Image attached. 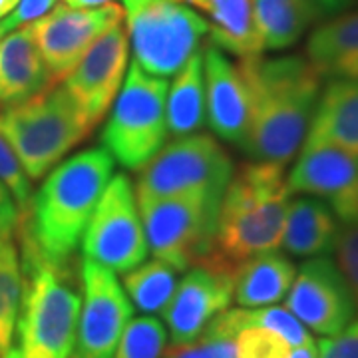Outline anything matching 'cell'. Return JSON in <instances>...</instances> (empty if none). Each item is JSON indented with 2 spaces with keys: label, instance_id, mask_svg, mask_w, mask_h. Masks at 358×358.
Wrapping results in <instances>:
<instances>
[{
  "label": "cell",
  "instance_id": "2e32d148",
  "mask_svg": "<svg viewBox=\"0 0 358 358\" xmlns=\"http://www.w3.org/2000/svg\"><path fill=\"white\" fill-rule=\"evenodd\" d=\"M235 275L211 265H193L164 308L171 343L183 345L199 338L209 322L229 308Z\"/></svg>",
  "mask_w": 358,
  "mask_h": 358
},
{
  "label": "cell",
  "instance_id": "8992f818",
  "mask_svg": "<svg viewBox=\"0 0 358 358\" xmlns=\"http://www.w3.org/2000/svg\"><path fill=\"white\" fill-rule=\"evenodd\" d=\"M166 78L131 64L102 131L103 150L122 167L140 171L167 140Z\"/></svg>",
  "mask_w": 358,
  "mask_h": 358
},
{
  "label": "cell",
  "instance_id": "f546056e",
  "mask_svg": "<svg viewBox=\"0 0 358 358\" xmlns=\"http://www.w3.org/2000/svg\"><path fill=\"white\" fill-rule=\"evenodd\" d=\"M0 181L13 193L14 201L20 209V215L24 217L32 201V183L26 176L20 159L13 152V148L2 138H0Z\"/></svg>",
  "mask_w": 358,
  "mask_h": 358
},
{
  "label": "cell",
  "instance_id": "52a82bcc",
  "mask_svg": "<svg viewBox=\"0 0 358 358\" xmlns=\"http://www.w3.org/2000/svg\"><path fill=\"white\" fill-rule=\"evenodd\" d=\"M221 197L223 193L187 192L140 201L150 253L178 273L197 265L213 243Z\"/></svg>",
  "mask_w": 358,
  "mask_h": 358
},
{
  "label": "cell",
  "instance_id": "4316f807",
  "mask_svg": "<svg viewBox=\"0 0 358 358\" xmlns=\"http://www.w3.org/2000/svg\"><path fill=\"white\" fill-rule=\"evenodd\" d=\"M22 301V267L13 237H0V358L14 343L16 320Z\"/></svg>",
  "mask_w": 358,
  "mask_h": 358
},
{
  "label": "cell",
  "instance_id": "d590c367",
  "mask_svg": "<svg viewBox=\"0 0 358 358\" xmlns=\"http://www.w3.org/2000/svg\"><path fill=\"white\" fill-rule=\"evenodd\" d=\"M308 2L317 8L319 16H324V14H334L343 10L350 0H308Z\"/></svg>",
  "mask_w": 358,
  "mask_h": 358
},
{
  "label": "cell",
  "instance_id": "8fae6325",
  "mask_svg": "<svg viewBox=\"0 0 358 358\" xmlns=\"http://www.w3.org/2000/svg\"><path fill=\"white\" fill-rule=\"evenodd\" d=\"M122 20L124 6L115 2L96 8H72L60 2L50 13L30 22V34L46 66L52 86L64 82L92 44Z\"/></svg>",
  "mask_w": 358,
  "mask_h": 358
},
{
  "label": "cell",
  "instance_id": "ffe728a7",
  "mask_svg": "<svg viewBox=\"0 0 358 358\" xmlns=\"http://www.w3.org/2000/svg\"><path fill=\"white\" fill-rule=\"evenodd\" d=\"M307 60L329 80H358V10L341 14L313 30Z\"/></svg>",
  "mask_w": 358,
  "mask_h": 358
},
{
  "label": "cell",
  "instance_id": "5bb4252c",
  "mask_svg": "<svg viewBox=\"0 0 358 358\" xmlns=\"http://www.w3.org/2000/svg\"><path fill=\"white\" fill-rule=\"evenodd\" d=\"M287 189L324 201L334 217L348 225L358 219V157L329 143L303 141Z\"/></svg>",
  "mask_w": 358,
  "mask_h": 358
},
{
  "label": "cell",
  "instance_id": "ac0fdd59",
  "mask_svg": "<svg viewBox=\"0 0 358 358\" xmlns=\"http://www.w3.org/2000/svg\"><path fill=\"white\" fill-rule=\"evenodd\" d=\"M52 86L28 24L0 38V106L18 103Z\"/></svg>",
  "mask_w": 358,
  "mask_h": 358
},
{
  "label": "cell",
  "instance_id": "f1b7e54d",
  "mask_svg": "<svg viewBox=\"0 0 358 358\" xmlns=\"http://www.w3.org/2000/svg\"><path fill=\"white\" fill-rule=\"evenodd\" d=\"M237 358H289L291 346L267 329L247 327L235 336Z\"/></svg>",
  "mask_w": 358,
  "mask_h": 358
},
{
  "label": "cell",
  "instance_id": "7402d4cb",
  "mask_svg": "<svg viewBox=\"0 0 358 358\" xmlns=\"http://www.w3.org/2000/svg\"><path fill=\"white\" fill-rule=\"evenodd\" d=\"M201 10L207 18L211 44L237 58L263 54L251 0H181Z\"/></svg>",
  "mask_w": 358,
  "mask_h": 358
},
{
  "label": "cell",
  "instance_id": "277c9868",
  "mask_svg": "<svg viewBox=\"0 0 358 358\" xmlns=\"http://www.w3.org/2000/svg\"><path fill=\"white\" fill-rule=\"evenodd\" d=\"M20 235L22 301L14 331L16 345L4 358H74L82 301L68 265L50 263L24 229Z\"/></svg>",
  "mask_w": 358,
  "mask_h": 358
},
{
  "label": "cell",
  "instance_id": "1f68e13d",
  "mask_svg": "<svg viewBox=\"0 0 358 358\" xmlns=\"http://www.w3.org/2000/svg\"><path fill=\"white\" fill-rule=\"evenodd\" d=\"M334 253L338 261L336 267L341 268L343 277L348 282L358 307V219L345 225V229H341L334 245Z\"/></svg>",
  "mask_w": 358,
  "mask_h": 358
},
{
  "label": "cell",
  "instance_id": "83f0119b",
  "mask_svg": "<svg viewBox=\"0 0 358 358\" xmlns=\"http://www.w3.org/2000/svg\"><path fill=\"white\" fill-rule=\"evenodd\" d=\"M166 327L154 317L131 319L112 358H159L166 348Z\"/></svg>",
  "mask_w": 358,
  "mask_h": 358
},
{
  "label": "cell",
  "instance_id": "484cf974",
  "mask_svg": "<svg viewBox=\"0 0 358 358\" xmlns=\"http://www.w3.org/2000/svg\"><path fill=\"white\" fill-rule=\"evenodd\" d=\"M178 287V271L162 259L143 261L124 277V289L131 303L145 315L162 313Z\"/></svg>",
  "mask_w": 358,
  "mask_h": 358
},
{
  "label": "cell",
  "instance_id": "d6986e66",
  "mask_svg": "<svg viewBox=\"0 0 358 358\" xmlns=\"http://www.w3.org/2000/svg\"><path fill=\"white\" fill-rule=\"evenodd\" d=\"M305 141L329 143L358 157V80H331L319 96Z\"/></svg>",
  "mask_w": 358,
  "mask_h": 358
},
{
  "label": "cell",
  "instance_id": "6da1fadb",
  "mask_svg": "<svg viewBox=\"0 0 358 358\" xmlns=\"http://www.w3.org/2000/svg\"><path fill=\"white\" fill-rule=\"evenodd\" d=\"M251 110L243 148L255 162L289 164L307 138L322 78L301 56L239 58Z\"/></svg>",
  "mask_w": 358,
  "mask_h": 358
},
{
  "label": "cell",
  "instance_id": "4fadbf2b",
  "mask_svg": "<svg viewBox=\"0 0 358 358\" xmlns=\"http://www.w3.org/2000/svg\"><path fill=\"white\" fill-rule=\"evenodd\" d=\"M128 52V32L117 22L92 44L76 68L64 78L62 86L74 100L90 131L102 122L122 88Z\"/></svg>",
  "mask_w": 358,
  "mask_h": 358
},
{
  "label": "cell",
  "instance_id": "7c38bea8",
  "mask_svg": "<svg viewBox=\"0 0 358 358\" xmlns=\"http://www.w3.org/2000/svg\"><path fill=\"white\" fill-rule=\"evenodd\" d=\"M84 307H80L74 358H112L134 315L114 271L90 259L82 263Z\"/></svg>",
  "mask_w": 358,
  "mask_h": 358
},
{
  "label": "cell",
  "instance_id": "7a4b0ae2",
  "mask_svg": "<svg viewBox=\"0 0 358 358\" xmlns=\"http://www.w3.org/2000/svg\"><path fill=\"white\" fill-rule=\"evenodd\" d=\"M289 197L281 164L251 162L233 169L219 203L213 243L197 265L235 275L247 259L275 251L281 245Z\"/></svg>",
  "mask_w": 358,
  "mask_h": 358
},
{
  "label": "cell",
  "instance_id": "d4e9b609",
  "mask_svg": "<svg viewBox=\"0 0 358 358\" xmlns=\"http://www.w3.org/2000/svg\"><path fill=\"white\" fill-rule=\"evenodd\" d=\"M253 18L265 50H287L320 18L308 0H251Z\"/></svg>",
  "mask_w": 358,
  "mask_h": 358
},
{
  "label": "cell",
  "instance_id": "cb8c5ba5",
  "mask_svg": "<svg viewBox=\"0 0 358 358\" xmlns=\"http://www.w3.org/2000/svg\"><path fill=\"white\" fill-rule=\"evenodd\" d=\"M166 122L167 131L176 138L189 136L203 128L205 80L201 52L193 54L167 88Z\"/></svg>",
  "mask_w": 358,
  "mask_h": 358
},
{
  "label": "cell",
  "instance_id": "e575fe53",
  "mask_svg": "<svg viewBox=\"0 0 358 358\" xmlns=\"http://www.w3.org/2000/svg\"><path fill=\"white\" fill-rule=\"evenodd\" d=\"M20 209L14 201L13 193L0 181V237H13L20 225Z\"/></svg>",
  "mask_w": 358,
  "mask_h": 358
},
{
  "label": "cell",
  "instance_id": "44dd1931",
  "mask_svg": "<svg viewBox=\"0 0 358 358\" xmlns=\"http://www.w3.org/2000/svg\"><path fill=\"white\" fill-rule=\"evenodd\" d=\"M338 233V219L324 201L308 195L289 201L281 239L287 253L296 257L329 255L334 251Z\"/></svg>",
  "mask_w": 358,
  "mask_h": 358
},
{
  "label": "cell",
  "instance_id": "ba28073f",
  "mask_svg": "<svg viewBox=\"0 0 358 358\" xmlns=\"http://www.w3.org/2000/svg\"><path fill=\"white\" fill-rule=\"evenodd\" d=\"M124 18L136 64L157 78L178 74L209 32L203 16L181 0H124Z\"/></svg>",
  "mask_w": 358,
  "mask_h": 358
},
{
  "label": "cell",
  "instance_id": "836d02e7",
  "mask_svg": "<svg viewBox=\"0 0 358 358\" xmlns=\"http://www.w3.org/2000/svg\"><path fill=\"white\" fill-rule=\"evenodd\" d=\"M317 346L319 358H358V320H352L345 331L320 341Z\"/></svg>",
  "mask_w": 358,
  "mask_h": 358
},
{
  "label": "cell",
  "instance_id": "9c48e42d",
  "mask_svg": "<svg viewBox=\"0 0 358 358\" xmlns=\"http://www.w3.org/2000/svg\"><path fill=\"white\" fill-rule=\"evenodd\" d=\"M233 162L219 141L207 134H189L164 145L140 169L136 201L187 192L225 193Z\"/></svg>",
  "mask_w": 358,
  "mask_h": 358
},
{
  "label": "cell",
  "instance_id": "3957f363",
  "mask_svg": "<svg viewBox=\"0 0 358 358\" xmlns=\"http://www.w3.org/2000/svg\"><path fill=\"white\" fill-rule=\"evenodd\" d=\"M112 173L114 157L103 148L84 150L46 173L18 227L50 263L68 265Z\"/></svg>",
  "mask_w": 358,
  "mask_h": 358
},
{
  "label": "cell",
  "instance_id": "f35d334b",
  "mask_svg": "<svg viewBox=\"0 0 358 358\" xmlns=\"http://www.w3.org/2000/svg\"><path fill=\"white\" fill-rule=\"evenodd\" d=\"M16 4H18V0H0V20L13 13Z\"/></svg>",
  "mask_w": 358,
  "mask_h": 358
},
{
  "label": "cell",
  "instance_id": "30bf717a",
  "mask_svg": "<svg viewBox=\"0 0 358 358\" xmlns=\"http://www.w3.org/2000/svg\"><path fill=\"white\" fill-rule=\"evenodd\" d=\"M84 257L114 273H128L148 259L136 192L126 173H115L82 235Z\"/></svg>",
  "mask_w": 358,
  "mask_h": 358
},
{
  "label": "cell",
  "instance_id": "5b68a950",
  "mask_svg": "<svg viewBox=\"0 0 358 358\" xmlns=\"http://www.w3.org/2000/svg\"><path fill=\"white\" fill-rule=\"evenodd\" d=\"M90 134L74 100L58 84L0 106V138L13 148L30 181L44 178Z\"/></svg>",
  "mask_w": 358,
  "mask_h": 358
},
{
  "label": "cell",
  "instance_id": "e0dca14e",
  "mask_svg": "<svg viewBox=\"0 0 358 358\" xmlns=\"http://www.w3.org/2000/svg\"><path fill=\"white\" fill-rule=\"evenodd\" d=\"M205 120L221 140L241 145L249 129L251 98L239 66L215 44L203 48Z\"/></svg>",
  "mask_w": 358,
  "mask_h": 358
},
{
  "label": "cell",
  "instance_id": "d6a6232c",
  "mask_svg": "<svg viewBox=\"0 0 358 358\" xmlns=\"http://www.w3.org/2000/svg\"><path fill=\"white\" fill-rule=\"evenodd\" d=\"M56 2L58 0H18L13 13L0 20V38L22 24H30L38 20L40 16L48 14L56 6Z\"/></svg>",
  "mask_w": 358,
  "mask_h": 358
},
{
  "label": "cell",
  "instance_id": "4dcf8cb0",
  "mask_svg": "<svg viewBox=\"0 0 358 358\" xmlns=\"http://www.w3.org/2000/svg\"><path fill=\"white\" fill-rule=\"evenodd\" d=\"M162 355L164 358H237V346L231 336L203 333L192 343H171Z\"/></svg>",
  "mask_w": 358,
  "mask_h": 358
},
{
  "label": "cell",
  "instance_id": "603a6c76",
  "mask_svg": "<svg viewBox=\"0 0 358 358\" xmlns=\"http://www.w3.org/2000/svg\"><path fill=\"white\" fill-rule=\"evenodd\" d=\"M296 268L289 257L268 251L243 261L235 273L233 299L243 308L268 307L287 296Z\"/></svg>",
  "mask_w": 358,
  "mask_h": 358
},
{
  "label": "cell",
  "instance_id": "8d00e7d4",
  "mask_svg": "<svg viewBox=\"0 0 358 358\" xmlns=\"http://www.w3.org/2000/svg\"><path fill=\"white\" fill-rule=\"evenodd\" d=\"M289 358H319V346L315 341L308 345L294 346V350L289 355Z\"/></svg>",
  "mask_w": 358,
  "mask_h": 358
},
{
  "label": "cell",
  "instance_id": "74e56055",
  "mask_svg": "<svg viewBox=\"0 0 358 358\" xmlns=\"http://www.w3.org/2000/svg\"><path fill=\"white\" fill-rule=\"evenodd\" d=\"M62 2L72 8H96V6H103V4L115 2V0H62Z\"/></svg>",
  "mask_w": 358,
  "mask_h": 358
},
{
  "label": "cell",
  "instance_id": "9a60e30c",
  "mask_svg": "<svg viewBox=\"0 0 358 358\" xmlns=\"http://www.w3.org/2000/svg\"><path fill=\"white\" fill-rule=\"evenodd\" d=\"M315 333L333 336L355 320L357 301L348 282L329 257H315L296 271L287 305Z\"/></svg>",
  "mask_w": 358,
  "mask_h": 358
}]
</instances>
